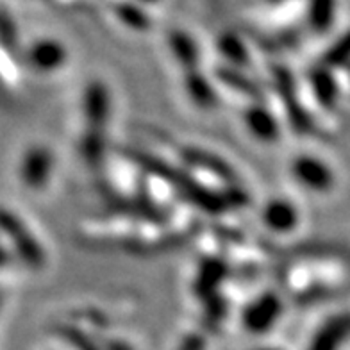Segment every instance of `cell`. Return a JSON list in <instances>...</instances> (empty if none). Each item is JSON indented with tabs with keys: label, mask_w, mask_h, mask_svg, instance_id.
Masks as SVG:
<instances>
[{
	"label": "cell",
	"mask_w": 350,
	"mask_h": 350,
	"mask_svg": "<svg viewBox=\"0 0 350 350\" xmlns=\"http://www.w3.org/2000/svg\"><path fill=\"white\" fill-rule=\"evenodd\" d=\"M0 230L5 232L8 238L13 241L14 247H16L14 250L25 265L36 268V270L45 265V252H43L42 245L38 243L33 232L14 213L8 211V209H0Z\"/></svg>",
	"instance_id": "6da1fadb"
},
{
	"label": "cell",
	"mask_w": 350,
	"mask_h": 350,
	"mask_svg": "<svg viewBox=\"0 0 350 350\" xmlns=\"http://www.w3.org/2000/svg\"><path fill=\"white\" fill-rule=\"evenodd\" d=\"M282 311H284V306H282L281 297L273 291H268L245 306L241 313V323L252 334H265L275 327Z\"/></svg>",
	"instance_id": "7a4b0ae2"
},
{
	"label": "cell",
	"mask_w": 350,
	"mask_h": 350,
	"mask_svg": "<svg viewBox=\"0 0 350 350\" xmlns=\"http://www.w3.org/2000/svg\"><path fill=\"white\" fill-rule=\"evenodd\" d=\"M291 175L300 186L314 193H327L334 186V174L331 166L311 154L297 156L291 161Z\"/></svg>",
	"instance_id": "3957f363"
},
{
	"label": "cell",
	"mask_w": 350,
	"mask_h": 350,
	"mask_svg": "<svg viewBox=\"0 0 350 350\" xmlns=\"http://www.w3.org/2000/svg\"><path fill=\"white\" fill-rule=\"evenodd\" d=\"M83 113L88 125L86 129L106 133V125L111 115V95L102 81H92L84 88Z\"/></svg>",
	"instance_id": "277c9868"
},
{
	"label": "cell",
	"mask_w": 350,
	"mask_h": 350,
	"mask_svg": "<svg viewBox=\"0 0 350 350\" xmlns=\"http://www.w3.org/2000/svg\"><path fill=\"white\" fill-rule=\"evenodd\" d=\"M180 156H183V161H186V165L195 168L197 172L209 174L211 177L220 180L226 188L238 186V177H236V172L232 170V166L227 165L217 154L202 150L200 147H186L180 152Z\"/></svg>",
	"instance_id": "5b68a950"
},
{
	"label": "cell",
	"mask_w": 350,
	"mask_h": 350,
	"mask_svg": "<svg viewBox=\"0 0 350 350\" xmlns=\"http://www.w3.org/2000/svg\"><path fill=\"white\" fill-rule=\"evenodd\" d=\"M350 340V311L334 313L314 331L308 350H340Z\"/></svg>",
	"instance_id": "8992f818"
},
{
	"label": "cell",
	"mask_w": 350,
	"mask_h": 350,
	"mask_svg": "<svg viewBox=\"0 0 350 350\" xmlns=\"http://www.w3.org/2000/svg\"><path fill=\"white\" fill-rule=\"evenodd\" d=\"M54 166V157L46 147L34 145L25 150L20 165V177L22 183L31 189H40L49 183Z\"/></svg>",
	"instance_id": "52a82bcc"
},
{
	"label": "cell",
	"mask_w": 350,
	"mask_h": 350,
	"mask_svg": "<svg viewBox=\"0 0 350 350\" xmlns=\"http://www.w3.org/2000/svg\"><path fill=\"white\" fill-rule=\"evenodd\" d=\"M262 226L275 234H288L299 227L300 213L288 198H272L261 211Z\"/></svg>",
	"instance_id": "ba28073f"
},
{
	"label": "cell",
	"mask_w": 350,
	"mask_h": 350,
	"mask_svg": "<svg viewBox=\"0 0 350 350\" xmlns=\"http://www.w3.org/2000/svg\"><path fill=\"white\" fill-rule=\"evenodd\" d=\"M227 273H229V265L221 258L202 259L195 275L193 293L202 300L218 295L220 284L227 279Z\"/></svg>",
	"instance_id": "9c48e42d"
},
{
	"label": "cell",
	"mask_w": 350,
	"mask_h": 350,
	"mask_svg": "<svg viewBox=\"0 0 350 350\" xmlns=\"http://www.w3.org/2000/svg\"><path fill=\"white\" fill-rule=\"evenodd\" d=\"M245 127L249 129L254 138L262 143H273L281 136L279 122L270 109L262 102H254L247 107L243 115Z\"/></svg>",
	"instance_id": "30bf717a"
},
{
	"label": "cell",
	"mask_w": 350,
	"mask_h": 350,
	"mask_svg": "<svg viewBox=\"0 0 350 350\" xmlns=\"http://www.w3.org/2000/svg\"><path fill=\"white\" fill-rule=\"evenodd\" d=\"M277 90H279V95H281L282 102L286 104V111H288V118H290V124L293 125V129L300 131V133H306L309 131V118L306 115L304 107L300 104V100L297 102L295 98V86H293V79L291 75L281 70L279 74L275 75Z\"/></svg>",
	"instance_id": "8fae6325"
},
{
	"label": "cell",
	"mask_w": 350,
	"mask_h": 350,
	"mask_svg": "<svg viewBox=\"0 0 350 350\" xmlns=\"http://www.w3.org/2000/svg\"><path fill=\"white\" fill-rule=\"evenodd\" d=\"M29 61L40 72H54L65 65V46L54 40H40L29 51Z\"/></svg>",
	"instance_id": "7c38bea8"
},
{
	"label": "cell",
	"mask_w": 350,
	"mask_h": 350,
	"mask_svg": "<svg viewBox=\"0 0 350 350\" xmlns=\"http://www.w3.org/2000/svg\"><path fill=\"white\" fill-rule=\"evenodd\" d=\"M185 88L189 100L193 102L198 109L209 111L217 107L218 93L215 92V86H213L211 81H209L200 70L186 72Z\"/></svg>",
	"instance_id": "4fadbf2b"
},
{
	"label": "cell",
	"mask_w": 350,
	"mask_h": 350,
	"mask_svg": "<svg viewBox=\"0 0 350 350\" xmlns=\"http://www.w3.org/2000/svg\"><path fill=\"white\" fill-rule=\"evenodd\" d=\"M309 84H311V90H313L317 100L320 102V106L325 109L334 107L338 100V86L327 66L313 70V74L309 77Z\"/></svg>",
	"instance_id": "5bb4252c"
},
{
	"label": "cell",
	"mask_w": 350,
	"mask_h": 350,
	"mask_svg": "<svg viewBox=\"0 0 350 350\" xmlns=\"http://www.w3.org/2000/svg\"><path fill=\"white\" fill-rule=\"evenodd\" d=\"M172 46V54L177 59L183 68L186 72H191V70H198V61H200V54L197 51V45L191 38L186 33H180V31H175L168 38Z\"/></svg>",
	"instance_id": "9a60e30c"
},
{
	"label": "cell",
	"mask_w": 350,
	"mask_h": 350,
	"mask_svg": "<svg viewBox=\"0 0 350 350\" xmlns=\"http://www.w3.org/2000/svg\"><path fill=\"white\" fill-rule=\"evenodd\" d=\"M217 79L220 81L224 86L234 90L236 93H243L245 97L252 98L256 102L262 100V92L258 83H254L252 79H249L247 75H243L238 68H220L217 74Z\"/></svg>",
	"instance_id": "2e32d148"
},
{
	"label": "cell",
	"mask_w": 350,
	"mask_h": 350,
	"mask_svg": "<svg viewBox=\"0 0 350 350\" xmlns=\"http://www.w3.org/2000/svg\"><path fill=\"white\" fill-rule=\"evenodd\" d=\"M81 156L90 166H98L106 156V133L90 131L83 134L81 139Z\"/></svg>",
	"instance_id": "e0dca14e"
},
{
	"label": "cell",
	"mask_w": 350,
	"mask_h": 350,
	"mask_svg": "<svg viewBox=\"0 0 350 350\" xmlns=\"http://www.w3.org/2000/svg\"><path fill=\"white\" fill-rule=\"evenodd\" d=\"M334 11H336L334 0H309V25H311L317 33L327 31L332 25V20H334Z\"/></svg>",
	"instance_id": "ac0fdd59"
},
{
	"label": "cell",
	"mask_w": 350,
	"mask_h": 350,
	"mask_svg": "<svg viewBox=\"0 0 350 350\" xmlns=\"http://www.w3.org/2000/svg\"><path fill=\"white\" fill-rule=\"evenodd\" d=\"M218 51L229 61L230 65H249V52H247V49H245L243 42H241L240 38L232 36V34H226L220 40V43H218Z\"/></svg>",
	"instance_id": "d6986e66"
},
{
	"label": "cell",
	"mask_w": 350,
	"mask_h": 350,
	"mask_svg": "<svg viewBox=\"0 0 350 350\" xmlns=\"http://www.w3.org/2000/svg\"><path fill=\"white\" fill-rule=\"evenodd\" d=\"M323 65L327 68H338V66L350 65V33L338 40L331 46V51L323 55Z\"/></svg>",
	"instance_id": "ffe728a7"
},
{
	"label": "cell",
	"mask_w": 350,
	"mask_h": 350,
	"mask_svg": "<svg viewBox=\"0 0 350 350\" xmlns=\"http://www.w3.org/2000/svg\"><path fill=\"white\" fill-rule=\"evenodd\" d=\"M118 14H120V18L124 20L127 25H131V27H134V29H147L148 27L147 14L143 13L142 10H136V8H133V5H122L120 11H118Z\"/></svg>",
	"instance_id": "44dd1931"
},
{
	"label": "cell",
	"mask_w": 350,
	"mask_h": 350,
	"mask_svg": "<svg viewBox=\"0 0 350 350\" xmlns=\"http://www.w3.org/2000/svg\"><path fill=\"white\" fill-rule=\"evenodd\" d=\"M206 343H204V338L200 334H191V336L186 338L180 345V350H204Z\"/></svg>",
	"instance_id": "7402d4cb"
},
{
	"label": "cell",
	"mask_w": 350,
	"mask_h": 350,
	"mask_svg": "<svg viewBox=\"0 0 350 350\" xmlns=\"http://www.w3.org/2000/svg\"><path fill=\"white\" fill-rule=\"evenodd\" d=\"M254 350H282V349H279V347H258V349H254Z\"/></svg>",
	"instance_id": "603a6c76"
},
{
	"label": "cell",
	"mask_w": 350,
	"mask_h": 350,
	"mask_svg": "<svg viewBox=\"0 0 350 350\" xmlns=\"http://www.w3.org/2000/svg\"><path fill=\"white\" fill-rule=\"evenodd\" d=\"M142 2H156V0H142Z\"/></svg>",
	"instance_id": "cb8c5ba5"
},
{
	"label": "cell",
	"mask_w": 350,
	"mask_h": 350,
	"mask_svg": "<svg viewBox=\"0 0 350 350\" xmlns=\"http://www.w3.org/2000/svg\"><path fill=\"white\" fill-rule=\"evenodd\" d=\"M0 261H2V252H0Z\"/></svg>",
	"instance_id": "d4e9b609"
}]
</instances>
